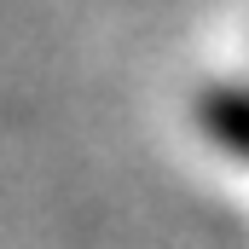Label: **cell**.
I'll return each instance as SVG.
<instances>
[]
</instances>
